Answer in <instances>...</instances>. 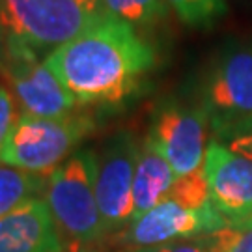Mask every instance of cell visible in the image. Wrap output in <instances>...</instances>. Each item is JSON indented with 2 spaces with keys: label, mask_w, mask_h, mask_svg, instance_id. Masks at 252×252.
Returning a JSON list of instances; mask_svg holds the SVG:
<instances>
[{
  "label": "cell",
  "mask_w": 252,
  "mask_h": 252,
  "mask_svg": "<svg viewBox=\"0 0 252 252\" xmlns=\"http://www.w3.org/2000/svg\"><path fill=\"white\" fill-rule=\"evenodd\" d=\"M43 62L81 107L116 105L140 86L155 53L135 27L101 15Z\"/></svg>",
  "instance_id": "1"
},
{
  "label": "cell",
  "mask_w": 252,
  "mask_h": 252,
  "mask_svg": "<svg viewBox=\"0 0 252 252\" xmlns=\"http://www.w3.org/2000/svg\"><path fill=\"white\" fill-rule=\"evenodd\" d=\"M97 155L77 150L49 174L43 192L67 252L88 249L107 237L95 196Z\"/></svg>",
  "instance_id": "2"
},
{
  "label": "cell",
  "mask_w": 252,
  "mask_h": 252,
  "mask_svg": "<svg viewBox=\"0 0 252 252\" xmlns=\"http://www.w3.org/2000/svg\"><path fill=\"white\" fill-rule=\"evenodd\" d=\"M101 15L97 0H0V43L47 58Z\"/></svg>",
  "instance_id": "3"
},
{
  "label": "cell",
  "mask_w": 252,
  "mask_h": 252,
  "mask_svg": "<svg viewBox=\"0 0 252 252\" xmlns=\"http://www.w3.org/2000/svg\"><path fill=\"white\" fill-rule=\"evenodd\" d=\"M94 129V118L84 112L60 118H41L21 112L2 148L0 161L32 174L49 176L77 152Z\"/></svg>",
  "instance_id": "4"
},
{
  "label": "cell",
  "mask_w": 252,
  "mask_h": 252,
  "mask_svg": "<svg viewBox=\"0 0 252 252\" xmlns=\"http://www.w3.org/2000/svg\"><path fill=\"white\" fill-rule=\"evenodd\" d=\"M32 49L0 43V77L8 82L9 94L21 112L41 118H60L79 112L81 105L65 90Z\"/></svg>",
  "instance_id": "5"
},
{
  "label": "cell",
  "mask_w": 252,
  "mask_h": 252,
  "mask_svg": "<svg viewBox=\"0 0 252 252\" xmlns=\"http://www.w3.org/2000/svg\"><path fill=\"white\" fill-rule=\"evenodd\" d=\"M226 224L228 220L217 211L213 204L192 211L166 198L133 222H129L124 230L112 234L110 243L114 252L136 251L209 235Z\"/></svg>",
  "instance_id": "6"
},
{
  "label": "cell",
  "mask_w": 252,
  "mask_h": 252,
  "mask_svg": "<svg viewBox=\"0 0 252 252\" xmlns=\"http://www.w3.org/2000/svg\"><path fill=\"white\" fill-rule=\"evenodd\" d=\"M140 142L131 131L110 136L97 155L95 196L107 235L133 220V183Z\"/></svg>",
  "instance_id": "7"
},
{
  "label": "cell",
  "mask_w": 252,
  "mask_h": 252,
  "mask_svg": "<svg viewBox=\"0 0 252 252\" xmlns=\"http://www.w3.org/2000/svg\"><path fill=\"white\" fill-rule=\"evenodd\" d=\"M202 108L213 135L252 122V47H234L217 60L206 81Z\"/></svg>",
  "instance_id": "8"
},
{
  "label": "cell",
  "mask_w": 252,
  "mask_h": 252,
  "mask_svg": "<svg viewBox=\"0 0 252 252\" xmlns=\"http://www.w3.org/2000/svg\"><path fill=\"white\" fill-rule=\"evenodd\" d=\"M209 127L202 107L168 105L157 112L148 136L170 162L174 174L181 178L204 166Z\"/></svg>",
  "instance_id": "9"
},
{
  "label": "cell",
  "mask_w": 252,
  "mask_h": 252,
  "mask_svg": "<svg viewBox=\"0 0 252 252\" xmlns=\"http://www.w3.org/2000/svg\"><path fill=\"white\" fill-rule=\"evenodd\" d=\"M211 204L228 222L252 217V161L211 140L204 161Z\"/></svg>",
  "instance_id": "10"
},
{
  "label": "cell",
  "mask_w": 252,
  "mask_h": 252,
  "mask_svg": "<svg viewBox=\"0 0 252 252\" xmlns=\"http://www.w3.org/2000/svg\"><path fill=\"white\" fill-rule=\"evenodd\" d=\"M0 252H67L43 196L0 217Z\"/></svg>",
  "instance_id": "11"
},
{
  "label": "cell",
  "mask_w": 252,
  "mask_h": 252,
  "mask_svg": "<svg viewBox=\"0 0 252 252\" xmlns=\"http://www.w3.org/2000/svg\"><path fill=\"white\" fill-rule=\"evenodd\" d=\"M176 178L178 176L172 170L170 162L153 144L152 138L146 136L140 142L133 183V220L166 200Z\"/></svg>",
  "instance_id": "12"
},
{
  "label": "cell",
  "mask_w": 252,
  "mask_h": 252,
  "mask_svg": "<svg viewBox=\"0 0 252 252\" xmlns=\"http://www.w3.org/2000/svg\"><path fill=\"white\" fill-rule=\"evenodd\" d=\"M49 176L21 170L0 161V217L30 198L43 196Z\"/></svg>",
  "instance_id": "13"
},
{
  "label": "cell",
  "mask_w": 252,
  "mask_h": 252,
  "mask_svg": "<svg viewBox=\"0 0 252 252\" xmlns=\"http://www.w3.org/2000/svg\"><path fill=\"white\" fill-rule=\"evenodd\" d=\"M105 15L116 17L131 27H150L168 15L166 0H97Z\"/></svg>",
  "instance_id": "14"
},
{
  "label": "cell",
  "mask_w": 252,
  "mask_h": 252,
  "mask_svg": "<svg viewBox=\"0 0 252 252\" xmlns=\"http://www.w3.org/2000/svg\"><path fill=\"white\" fill-rule=\"evenodd\" d=\"M168 200H174L185 209L198 211L211 204V190H209V181H207L204 166L198 170L190 172L187 176L176 178L168 192Z\"/></svg>",
  "instance_id": "15"
},
{
  "label": "cell",
  "mask_w": 252,
  "mask_h": 252,
  "mask_svg": "<svg viewBox=\"0 0 252 252\" xmlns=\"http://www.w3.org/2000/svg\"><path fill=\"white\" fill-rule=\"evenodd\" d=\"M176 15L189 27L207 28L224 17L226 0H166Z\"/></svg>",
  "instance_id": "16"
},
{
  "label": "cell",
  "mask_w": 252,
  "mask_h": 252,
  "mask_svg": "<svg viewBox=\"0 0 252 252\" xmlns=\"http://www.w3.org/2000/svg\"><path fill=\"white\" fill-rule=\"evenodd\" d=\"M207 252H252V217L241 222H228L220 230L202 235Z\"/></svg>",
  "instance_id": "17"
},
{
  "label": "cell",
  "mask_w": 252,
  "mask_h": 252,
  "mask_svg": "<svg viewBox=\"0 0 252 252\" xmlns=\"http://www.w3.org/2000/svg\"><path fill=\"white\" fill-rule=\"evenodd\" d=\"M215 140L252 161V122L226 129L222 133L215 135Z\"/></svg>",
  "instance_id": "18"
},
{
  "label": "cell",
  "mask_w": 252,
  "mask_h": 252,
  "mask_svg": "<svg viewBox=\"0 0 252 252\" xmlns=\"http://www.w3.org/2000/svg\"><path fill=\"white\" fill-rule=\"evenodd\" d=\"M21 110H17V101L6 88L0 86V153L8 140L13 126L17 124Z\"/></svg>",
  "instance_id": "19"
},
{
  "label": "cell",
  "mask_w": 252,
  "mask_h": 252,
  "mask_svg": "<svg viewBox=\"0 0 252 252\" xmlns=\"http://www.w3.org/2000/svg\"><path fill=\"white\" fill-rule=\"evenodd\" d=\"M124 252H207V249L202 237H194V239H181V241H172V243L157 245V247Z\"/></svg>",
  "instance_id": "20"
},
{
  "label": "cell",
  "mask_w": 252,
  "mask_h": 252,
  "mask_svg": "<svg viewBox=\"0 0 252 252\" xmlns=\"http://www.w3.org/2000/svg\"><path fill=\"white\" fill-rule=\"evenodd\" d=\"M73 252H95L92 247H88V249H79V251H73Z\"/></svg>",
  "instance_id": "21"
}]
</instances>
